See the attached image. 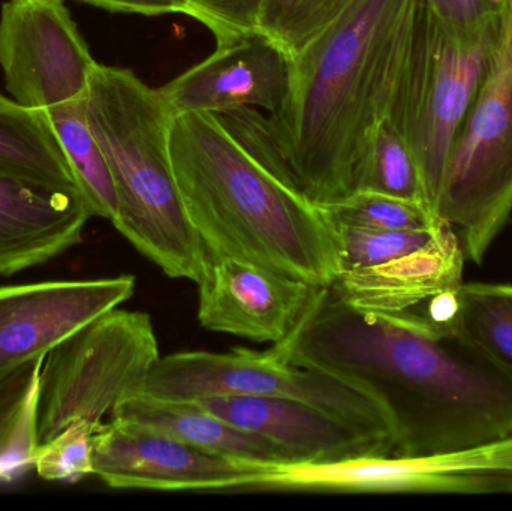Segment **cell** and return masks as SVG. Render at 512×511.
Wrapping results in <instances>:
<instances>
[{"label":"cell","instance_id":"6da1fadb","mask_svg":"<svg viewBox=\"0 0 512 511\" xmlns=\"http://www.w3.org/2000/svg\"><path fill=\"white\" fill-rule=\"evenodd\" d=\"M273 350L375 399L394 456L462 452L512 435V375L450 323L358 311L325 285Z\"/></svg>","mask_w":512,"mask_h":511},{"label":"cell","instance_id":"7a4b0ae2","mask_svg":"<svg viewBox=\"0 0 512 511\" xmlns=\"http://www.w3.org/2000/svg\"><path fill=\"white\" fill-rule=\"evenodd\" d=\"M174 177L207 251L325 287L340 273L333 228L292 182L255 108L176 114Z\"/></svg>","mask_w":512,"mask_h":511},{"label":"cell","instance_id":"3957f363","mask_svg":"<svg viewBox=\"0 0 512 511\" xmlns=\"http://www.w3.org/2000/svg\"><path fill=\"white\" fill-rule=\"evenodd\" d=\"M415 0H360L292 57L288 95L268 117L295 188L315 206L358 191L388 117Z\"/></svg>","mask_w":512,"mask_h":511},{"label":"cell","instance_id":"277c9868","mask_svg":"<svg viewBox=\"0 0 512 511\" xmlns=\"http://www.w3.org/2000/svg\"><path fill=\"white\" fill-rule=\"evenodd\" d=\"M87 113L116 186L114 227L165 275L197 284L206 246L174 177L170 134L176 113L161 89L147 86L131 69L98 63Z\"/></svg>","mask_w":512,"mask_h":511},{"label":"cell","instance_id":"5b68a950","mask_svg":"<svg viewBox=\"0 0 512 511\" xmlns=\"http://www.w3.org/2000/svg\"><path fill=\"white\" fill-rule=\"evenodd\" d=\"M90 54L63 0H6L0 8V68L15 102L53 126L93 216L113 224L116 186L87 113Z\"/></svg>","mask_w":512,"mask_h":511},{"label":"cell","instance_id":"8992f818","mask_svg":"<svg viewBox=\"0 0 512 511\" xmlns=\"http://www.w3.org/2000/svg\"><path fill=\"white\" fill-rule=\"evenodd\" d=\"M499 23L460 32L427 0H415L388 119L412 150L427 209L436 219L451 147L486 74Z\"/></svg>","mask_w":512,"mask_h":511},{"label":"cell","instance_id":"52a82bcc","mask_svg":"<svg viewBox=\"0 0 512 511\" xmlns=\"http://www.w3.org/2000/svg\"><path fill=\"white\" fill-rule=\"evenodd\" d=\"M512 215V0L486 74L451 147L436 216L481 264Z\"/></svg>","mask_w":512,"mask_h":511},{"label":"cell","instance_id":"ba28073f","mask_svg":"<svg viewBox=\"0 0 512 511\" xmlns=\"http://www.w3.org/2000/svg\"><path fill=\"white\" fill-rule=\"evenodd\" d=\"M159 357L149 315L119 308L60 342L42 365L39 444L74 423L101 426L122 399L140 392Z\"/></svg>","mask_w":512,"mask_h":511},{"label":"cell","instance_id":"9c48e42d","mask_svg":"<svg viewBox=\"0 0 512 511\" xmlns=\"http://www.w3.org/2000/svg\"><path fill=\"white\" fill-rule=\"evenodd\" d=\"M140 393L185 402L213 395L291 399L393 444L387 414L375 399L327 372L292 365L273 348L254 351L242 347L228 353L183 351L159 357Z\"/></svg>","mask_w":512,"mask_h":511},{"label":"cell","instance_id":"30bf717a","mask_svg":"<svg viewBox=\"0 0 512 511\" xmlns=\"http://www.w3.org/2000/svg\"><path fill=\"white\" fill-rule=\"evenodd\" d=\"M132 275L0 287V389L135 293Z\"/></svg>","mask_w":512,"mask_h":511},{"label":"cell","instance_id":"8fae6325","mask_svg":"<svg viewBox=\"0 0 512 511\" xmlns=\"http://www.w3.org/2000/svg\"><path fill=\"white\" fill-rule=\"evenodd\" d=\"M261 467L201 452L123 420L111 419L93 435V476L114 489L251 491Z\"/></svg>","mask_w":512,"mask_h":511},{"label":"cell","instance_id":"7c38bea8","mask_svg":"<svg viewBox=\"0 0 512 511\" xmlns=\"http://www.w3.org/2000/svg\"><path fill=\"white\" fill-rule=\"evenodd\" d=\"M292 57L255 29L225 41L161 87L176 114H228L262 108L274 114L288 95Z\"/></svg>","mask_w":512,"mask_h":511},{"label":"cell","instance_id":"4fadbf2b","mask_svg":"<svg viewBox=\"0 0 512 511\" xmlns=\"http://www.w3.org/2000/svg\"><path fill=\"white\" fill-rule=\"evenodd\" d=\"M197 284L204 329L273 345L292 332L318 288L207 249Z\"/></svg>","mask_w":512,"mask_h":511},{"label":"cell","instance_id":"5bb4252c","mask_svg":"<svg viewBox=\"0 0 512 511\" xmlns=\"http://www.w3.org/2000/svg\"><path fill=\"white\" fill-rule=\"evenodd\" d=\"M192 402L242 431L273 441L295 462L330 464L393 455L390 441L364 434L303 402L242 395L203 396Z\"/></svg>","mask_w":512,"mask_h":511},{"label":"cell","instance_id":"9a60e30c","mask_svg":"<svg viewBox=\"0 0 512 511\" xmlns=\"http://www.w3.org/2000/svg\"><path fill=\"white\" fill-rule=\"evenodd\" d=\"M92 210L77 189L0 176V278L74 248Z\"/></svg>","mask_w":512,"mask_h":511},{"label":"cell","instance_id":"2e32d148","mask_svg":"<svg viewBox=\"0 0 512 511\" xmlns=\"http://www.w3.org/2000/svg\"><path fill=\"white\" fill-rule=\"evenodd\" d=\"M465 261L459 240L450 228L420 251L381 266L339 273L331 285L358 311L400 314L459 288Z\"/></svg>","mask_w":512,"mask_h":511},{"label":"cell","instance_id":"e0dca14e","mask_svg":"<svg viewBox=\"0 0 512 511\" xmlns=\"http://www.w3.org/2000/svg\"><path fill=\"white\" fill-rule=\"evenodd\" d=\"M111 419L134 423L210 455L262 464H297L273 441L242 431L192 401H164L135 392L114 407Z\"/></svg>","mask_w":512,"mask_h":511},{"label":"cell","instance_id":"ac0fdd59","mask_svg":"<svg viewBox=\"0 0 512 511\" xmlns=\"http://www.w3.org/2000/svg\"><path fill=\"white\" fill-rule=\"evenodd\" d=\"M0 176L20 177L56 188L80 191L65 150L47 116L41 111L23 107L2 93Z\"/></svg>","mask_w":512,"mask_h":511},{"label":"cell","instance_id":"d6986e66","mask_svg":"<svg viewBox=\"0 0 512 511\" xmlns=\"http://www.w3.org/2000/svg\"><path fill=\"white\" fill-rule=\"evenodd\" d=\"M484 356L512 375V285L463 282L448 297L441 318Z\"/></svg>","mask_w":512,"mask_h":511},{"label":"cell","instance_id":"ffe728a7","mask_svg":"<svg viewBox=\"0 0 512 511\" xmlns=\"http://www.w3.org/2000/svg\"><path fill=\"white\" fill-rule=\"evenodd\" d=\"M44 360H36L0 389V485L15 482L35 467Z\"/></svg>","mask_w":512,"mask_h":511},{"label":"cell","instance_id":"44dd1931","mask_svg":"<svg viewBox=\"0 0 512 511\" xmlns=\"http://www.w3.org/2000/svg\"><path fill=\"white\" fill-rule=\"evenodd\" d=\"M358 191L381 192L426 206L423 183L412 150L388 117L379 123L370 138Z\"/></svg>","mask_w":512,"mask_h":511},{"label":"cell","instance_id":"7402d4cb","mask_svg":"<svg viewBox=\"0 0 512 511\" xmlns=\"http://www.w3.org/2000/svg\"><path fill=\"white\" fill-rule=\"evenodd\" d=\"M360 0H264L256 29L294 57Z\"/></svg>","mask_w":512,"mask_h":511},{"label":"cell","instance_id":"603a6c76","mask_svg":"<svg viewBox=\"0 0 512 511\" xmlns=\"http://www.w3.org/2000/svg\"><path fill=\"white\" fill-rule=\"evenodd\" d=\"M316 207L328 225L381 230H433L445 225L424 204L381 192L355 191L342 200Z\"/></svg>","mask_w":512,"mask_h":511},{"label":"cell","instance_id":"cb8c5ba5","mask_svg":"<svg viewBox=\"0 0 512 511\" xmlns=\"http://www.w3.org/2000/svg\"><path fill=\"white\" fill-rule=\"evenodd\" d=\"M336 236L340 273L369 269L399 260L432 245L448 225L433 230H381V228L330 225Z\"/></svg>","mask_w":512,"mask_h":511},{"label":"cell","instance_id":"d4e9b609","mask_svg":"<svg viewBox=\"0 0 512 511\" xmlns=\"http://www.w3.org/2000/svg\"><path fill=\"white\" fill-rule=\"evenodd\" d=\"M101 426L74 423L53 440L39 444L33 467L36 474L48 482L65 483L93 476V435Z\"/></svg>","mask_w":512,"mask_h":511},{"label":"cell","instance_id":"484cf974","mask_svg":"<svg viewBox=\"0 0 512 511\" xmlns=\"http://www.w3.org/2000/svg\"><path fill=\"white\" fill-rule=\"evenodd\" d=\"M264 0H186L188 17L212 30L216 42L256 29Z\"/></svg>","mask_w":512,"mask_h":511},{"label":"cell","instance_id":"4316f807","mask_svg":"<svg viewBox=\"0 0 512 511\" xmlns=\"http://www.w3.org/2000/svg\"><path fill=\"white\" fill-rule=\"evenodd\" d=\"M444 23L460 32H478L498 24L507 0H427Z\"/></svg>","mask_w":512,"mask_h":511},{"label":"cell","instance_id":"83f0119b","mask_svg":"<svg viewBox=\"0 0 512 511\" xmlns=\"http://www.w3.org/2000/svg\"><path fill=\"white\" fill-rule=\"evenodd\" d=\"M111 12H128L147 17L165 14H186V0H78Z\"/></svg>","mask_w":512,"mask_h":511}]
</instances>
